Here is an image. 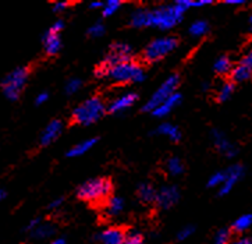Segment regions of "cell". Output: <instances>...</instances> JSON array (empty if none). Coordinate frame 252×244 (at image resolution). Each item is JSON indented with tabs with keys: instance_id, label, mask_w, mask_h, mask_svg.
<instances>
[{
	"instance_id": "1",
	"label": "cell",
	"mask_w": 252,
	"mask_h": 244,
	"mask_svg": "<svg viewBox=\"0 0 252 244\" xmlns=\"http://www.w3.org/2000/svg\"><path fill=\"white\" fill-rule=\"evenodd\" d=\"M188 8H191V0H179L169 6L148 10V27H155L162 31L171 30L183 21L184 13Z\"/></svg>"
},
{
	"instance_id": "2",
	"label": "cell",
	"mask_w": 252,
	"mask_h": 244,
	"mask_svg": "<svg viewBox=\"0 0 252 244\" xmlns=\"http://www.w3.org/2000/svg\"><path fill=\"white\" fill-rule=\"evenodd\" d=\"M96 75L114 82H142L145 80V70L137 62L130 60L110 67L100 66L96 70Z\"/></svg>"
},
{
	"instance_id": "3",
	"label": "cell",
	"mask_w": 252,
	"mask_h": 244,
	"mask_svg": "<svg viewBox=\"0 0 252 244\" xmlns=\"http://www.w3.org/2000/svg\"><path fill=\"white\" fill-rule=\"evenodd\" d=\"M107 112V106L99 97L88 98L73 110V120L81 126H91L102 119Z\"/></svg>"
},
{
	"instance_id": "4",
	"label": "cell",
	"mask_w": 252,
	"mask_h": 244,
	"mask_svg": "<svg viewBox=\"0 0 252 244\" xmlns=\"http://www.w3.org/2000/svg\"><path fill=\"white\" fill-rule=\"evenodd\" d=\"M112 181L106 177H95V179L84 181L80 187L77 188V197L87 201V203H99L109 198L112 194Z\"/></svg>"
},
{
	"instance_id": "5",
	"label": "cell",
	"mask_w": 252,
	"mask_h": 244,
	"mask_svg": "<svg viewBox=\"0 0 252 244\" xmlns=\"http://www.w3.org/2000/svg\"><path fill=\"white\" fill-rule=\"evenodd\" d=\"M30 71L27 67H17L13 71L3 78L1 81V88L4 95L10 99V101H16L20 97V94L24 90L27 80H28Z\"/></svg>"
},
{
	"instance_id": "6",
	"label": "cell",
	"mask_w": 252,
	"mask_h": 244,
	"mask_svg": "<svg viewBox=\"0 0 252 244\" xmlns=\"http://www.w3.org/2000/svg\"><path fill=\"white\" fill-rule=\"evenodd\" d=\"M179 84V75H177V74H171L170 77H167V78L160 84V87L155 91L154 94H152V97L149 98L147 102L144 104L142 110H144V112H151V113H152L155 109L160 105V104H163L167 98L171 97L174 92H177L176 90H177Z\"/></svg>"
},
{
	"instance_id": "7",
	"label": "cell",
	"mask_w": 252,
	"mask_h": 244,
	"mask_svg": "<svg viewBox=\"0 0 252 244\" xmlns=\"http://www.w3.org/2000/svg\"><path fill=\"white\" fill-rule=\"evenodd\" d=\"M177 46H179V41L174 36L156 38L144 50V59L147 62H151V63L158 62V60L167 56L169 53H171Z\"/></svg>"
},
{
	"instance_id": "8",
	"label": "cell",
	"mask_w": 252,
	"mask_h": 244,
	"mask_svg": "<svg viewBox=\"0 0 252 244\" xmlns=\"http://www.w3.org/2000/svg\"><path fill=\"white\" fill-rule=\"evenodd\" d=\"M130 60H132V48L126 42H116L110 46L105 62L100 66L110 67V66L120 65L124 62H130Z\"/></svg>"
},
{
	"instance_id": "9",
	"label": "cell",
	"mask_w": 252,
	"mask_h": 244,
	"mask_svg": "<svg viewBox=\"0 0 252 244\" xmlns=\"http://www.w3.org/2000/svg\"><path fill=\"white\" fill-rule=\"evenodd\" d=\"M211 139H212V142H213V145H215V148L219 151L220 154L224 155V156L228 158V159H231V158L237 156V154H238L237 146L234 145V144H233L227 137H226V134H224V133H221L220 130H212Z\"/></svg>"
},
{
	"instance_id": "10",
	"label": "cell",
	"mask_w": 252,
	"mask_h": 244,
	"mask_svg": "<svg viewBox=\"0 0 252 244\" xmlns=\"http://www.w3.org/2000/svg\"><path fill=\"white\" fill-rule=\"evenodd\" d=\"M180 200V191L176 186H163L156 191L155 203L162 209H169Z\"/></svg>"
},
{
	"instance_id": "11",
	"label": "cell",
	"mask_w": 252,
	"mask_h": 244,
	"mask_svg": "<svg viewBox=\"0 0 252 244\" xmlns=\"http://www.w3.org/2000/svg\"><path fill=\"white\" fill-rule=\"evenodd\" d=\"M244 176V168L243 165H231L230 168L226 169V179L224 183L219 188V195H227L233 191V188L236 187L237 183L243 179Z\"/></svg>"
},
{
	"instance_id": "12",
	"label": "cell",
	"mask_w": 252,
	"mask_h": 244,
	"mask_svg": "<svg viewBox=\"0 0 252 244\" xmlns=\"http://www.w3.org/2000/svg\"><path fill=\"white\" fill-rule=\"evenodd\" d=\"M137 99H138V95L135 92H124L122 95L114 98L107 106V110L114 114L123 113V112L128 110L131 106L135 104Z\"/></svg>"
},
{
	"instance_id": "13",
	"label": "cell",
	"mask_w": 252,
	"mask_h": 244,
	"mask_svg": "<svg viewBox=\"0 0 252 244\" xmlns=\"http://www.w3.org/2000/svg\"><path fill=\"white\" fill-rule=\"evenodd\" d=\"M62 131H63V123L60 122V120H57V119L56 120H52L42 131L41 145L46 146L52 144L62 134Z\"/></svg>"
},
{
	"instance_id": "14",
	"label": "cell",
	"mask_w": 252,
	"mask_h": 244,
	"mask_svg": "<svg viewBox=\"0 0 252 244\" xmlns=\"http://www.w3.org/2000/svg\"><path fill=\"white\" fill-rule=\"evenodd\" d=\"M181 99H183L181 94L174 92L171 97L167 98L163 104L158 106L154 112H152V114H154L155 117H159V119L160 117H166L167 114H170V112H173V109H176L181 104Z\"/></svg>"
},
{
	"instance_id": "15",
	"label": "cell",
	"mask_w": 252,
	"mask_h": 244,
	"mask_svg": "<svg viewBox=\"0 0 252 244\" xmlns=\"http://www.w3.org/2000/svg\"><path fill=\"white\" fill-rule=\"evenodd\" d=\"M43 49L46 52V55L49 56H55L60 52L62 49V39H60V35L59 34L52 33V31H48V33L43 35Z\"/></svg>"
},
{
	"instance_id": "16",
	"label": "cell",
	"mask_w": 252,
	"mask_h": 244,
	"mask_svg": "<svg viewBox=\"0 0 252 244\" xmlns=\"http://www.w3.org/2000/svg\"><path fill=\"white\" fill-rule=\"evenodd\" d=\"M124 232L119 228H107L99 233V242L102 244H123L124 242Z\"/></svg>"
},
{
	"instance_id": "17",
	"label": "cell",
	"mask_w": 252,
	"mask_h": 244,
	"mask_svg": "<svg viewBox=\"0 0 252 244\" xmlns=\"http://www.w3.org/2000/svg\"><path fill=\"white\" fill-rule=\"evenodd\" d=\"M230 78H231L233 84L248 81L252 78V70L248 69L247 66L238 63L237 66H233V69L230 71Z\"/></svg>"
},
{
	"instance_id": "18",
	"label": "cell",
	"mask_w": 252,
	"mask_h": 244,
	"mask_svg": "<svg viewBox=\"0 0 252 244\" xmlns=\"http://www.w3.org/2000/svg\"><path fill=\"white\" fill-rule=\"evenodd\" d=\"M156 133L160 134V136L167 137L173 142H179L180 139H181V131H180L177 126H174L171 123H162V124H159V127L156 129Z\"/></svg>"
},
{
	"instance_id": "19",
	"label": "cell",
	"mask_w": 252,
	"mask_h": 244,
	"mask_svg": "<svg viewBox=\"0 0 252 244\" xmlns=\"http://www.w3.org/2000/svg\"><path fill=\"white\" fill-rule=\"evenodd\" d=\"M96 142H98V139H84L81 142L75 144L73 148H70L68 152H67V156H70V158H77V156H81V155L87 154L90 149H92V146H95Z\"/></svg>"
},
{
	"instance_id": "20",
	"label": "cell",
	"mask_w": 252,
	"mask_h": 244,
	"mask_svg": "<svg viewBox=\"0 0 252 244\" xmlns=\"http://www.w3.org/2000/svg\"><path fill=\"white\" fill-rule=\"evenodd\" d=\"M123 209H124V200H123L122 197L114 195V197H110V198L107 200V204H106V212H107L109 216H117V215L122 213Z\"/></svg>"
},
{
	"instance_id": "21",
	"label": "cell",
	"mask_w": 252,
	"mask_h": 244,
	"mask_svg": "<svg viewBox=\"0 0 252 244\" xmlns=\"http://www.w3.org/2000/svg\"><path fill=\"white\" fill-rule=\"evenodd\" d=\"M252 228V213H244L241 216H238L234 222H233V232L236 233H244L247 230Z\"/></svg>"
},
{
	"instance_id": "22",
	"label": "cell",
	"mask_w": 252,
	"mask_h": 244,
	"mask_svg": "<svg viewBox=\"0 0 252 244\" xmlns=\"http://www.w3.org/2000/svg\"><path fill=\"white\" fill-rule=\"evenodd\" d=\"M130 24L134 28H145L148 27V10L145 8H137L132 11L130 17Z\"/></svg>"
},
{
	"instance_id": "23",
	"label": "cell",
	"mask_w": 252,
	"mask_h": 244,
	"mask_svg": "<svg viewBox=\"0 0 252 244\" xmlns=\"http://www.w3.org/2000/svg\"><path fill=\"white\" fill-rule=\"evenodd\" d=\"M188 33L194 38H202L206 34L209 33V23L206 20H196L192 24L189 25Z\"/></svg>"
},
{
	"instance_id": "24",
	"label": "cell",
	"mask_w": 252,
	"mask_h": 244,
	"mask_svg": "<svg viewBox=\"0 0 252 244\" xmlns=\"http://www.w3.org/2000/svg\"><path fill=\"white\" fill-rule=\"evenodd\" d=\"M138 197L142 203H154L156 190L149 183H141L138 187Z\"/></svg>"
},
{
	"instance_id": "25",
	"label": "cell",
	"mask_w": 252,
	"mask_h": 244,
	"mask_svg": "<svg viewBox=\"0 0 252 244\" xmlns=\"http://www.w3.org/2000/svg\"><path fill=\"white\" fill-rule=\"evenodd\" d=\"M166 171L171 176H180L184 173V162L177 156H171L166 162Z\"/></svg>"
},
{
	"instance_id": "26",
	"label": "cell",
	"mask_w": 252,
	"mask_h": 244,
	"mask_svg": "<svg viewBox=\"0 0 252 244\" xmlns=\"http://www.w3.org/2000/svg\"><path fill=\"white\" fill-rule=\"evenodd\" d=\"M213 69H215V71L219 74V75H226V74H230V71H231L233 63H231L230 57L220 56L219 59L215 62Z\"/></svg>"
},
{
	"instance_id": "27",
	"label": "cell",
	"mask_w": 252,
	"mask_h": 244,
	"mask_svg": "<svg viewBox=\"0 0 252 244\" xmlns=\"http://www.w3.org/2000/svg\"><path fill=\"white\" fill-rule=\"evenodd\" d=\"M55 233V228H53V225H50V223H39L36 228L33 229L32 232H31V235H32L35 239H48L52 235Z\"/></svg>"
},
{
	"instance_id": "28",
	"label": "cell",
	"mask_w": 252,
	"mask_h": 244,
	"mask_svg": "<svg viewBox=\"0 0 252 244\" xmlns=\"http://www.w3.org/2000/svg\"><path fill=\"white\" fill-rule=\"evenodd\" d=\"M234 84L231 81H227V82H223L221 85H220L219 91H218V101L219 102H226V101H228L230 98H231V95L234 94Z\"/></svg>"
},
{
	"instance_id": "29",
	"label": "cell",
	"mask_w": 252,
	"mask_h": 244,
	"mask_svg": "<svg viewBox=\"0 0 252 244\" xmlns=\"http://www.w3.org/2000/svg\"><path fill=\"white\" fill-rule=\"evenodd\" d=\"M226 179V171L215 172L211 177L208 179V187L209 188H220Z\"/></svg>"
},
{
	"instance_id": "30",
	"label": "cell",
	"mask_w": 252,
	"mask_h": 244,
	"mask_svg": "<svg viewBox=\"0 0 252 244\" xmlns=\"http://www.w3.org/2000/svg\"><path fill=\"white\" fill-rule=\"evenodd\" d=\"M120 6H122V1L120 0H107L105 4H103V8H102L103 17L113 16L114 13L120 8Z\"/></svg>"
},
{
	"instance_id": "31",
	"label": "cell",
	"mask_w": 252,
	"mask_h": 244,
	"mask_svg": "<svg viewBox=\"0 0 252 244\" xmlns=\"http://www.w3.org/2000/svg\"><path fill=\"white\" fill-rule=\"evenodd\" d=\"M82 87V81L80 78H77V77H74V78H70L68 81L65 82V87L64 91L67 95H74V94H77L78 91L81 90Z\"/></svg>"
},
{
	"instance_id": "32",
	"label": "cell",
	"mask_w": 252,
	"mask_h": 244,
	"mask_svg": "<svg viewBox=\"0 0 252 244\" xmlns=\"http://www.w3.org/2000/svg\"><path fill=\"white\" fill-rule=\"evenodd\" d=\"M231 243V230L230 229H220L215 235V244H230Z\"/></svg>"
},
{
	"instance_id": "33",
	"label": "cell",
	"mask_w": 252,
	"mask_h": 244,
	"mask_svg": "<svg viewBox=\"0 0 252 244\" xmlns=\"http://www.w3.org/2000/svg\"><path fill=\"white\" fill-rule=\"evenodd\" d=\"M123 244H144V239L138 232H130L128 235H126Z\"/></svg>"
},
{
	"instance_id": "34",
	"label": "cell",
	"mask_w": 252,
	"mask_h": 244,
	"mask_svg": "<svg viewBox=\"0 0 252 244\" xmlns=\"http://www.w3.org/2000/svg\"><path fill=\"white\" fill-rule=\"evenodd\" d=\"M88 34H90L91 36H94V38H99V36H102L105 34V25L102 24V23H95V24L90 27Z\"/></svg>"
},
{
	"instance_id": "35",
	"label": "cell",
	"mask_w": 252,
	"mask_h": 244,
	"mask_svg": "<svg viewBox=\"0 0 252 244\" xmlns=\"http://www.w3.org/2000/svg\"><path fill=\"white\" fill-rule=\"evenodd\" d=\"M194 226H186V228H183L179 232V235H177V239L179 240H187L188 237L192 236V233H194Z\"/></svg>"
},
{
	"instance_id": "36",
	"label": "cell",
	"mask_w": 252,
	"mask_h": 244,
	"mask_svg": "<svg viewBox=\"0 0 252 244\" xmlns=\"http://www.w3.org/2000/svg\"><path fill=\"white\" fill-rule=\"evenodd\" d=\"M241 65L247 66L248 69H251L252 70V48L245 53L244 56H243V59H241V62H240Z\"/></svg>"
},
{
	"instance_id": "37",
	"label": "cell",
	"mask_w": 252,
	"mask_h": 244,
	"mask_svg": "<svg viewBox=\"0 0 252 244\" xmlns=\"http://www.w3.org/2000/svg\"><path fill=\"white\" fill-rule=\"evenodd\" d=\"M63 28H64V23L62 20H57L56 23H53V25L50 27L49 31L55 34H60V31H63Z\"/></svg>"
},
{
	"instance_id": "38",
	"label": "cell",
	"mask_w": 252,
	"mask_h": 244,
	"mask_svg": "<svg viewBox=\"0 0 252 244\" xmlns=\"http://www.w3.org/2000/svg\"><path fill=\"white\" fill-rule=\"evenodd\" d=\"M48 99H49V94H48V92H41V94L36 95L35 104H36V105H43L45 102H48Z\"/></svg>"
},
{
	"instance_id": "39",
	"label": "cell",
	"mask_w": 252,
	"mask_h": 244,
	"mask_svg": "<svg viewBox=\"0 0 252 244\" xmlns=\"http://www.w3.org/2000/svg\"><path fill=\"white\" fill-rule=\"evenodd\" d=\"M212 3H213L212 0H196V1L191 0V7H203V6H209Z\"/></svg>"
},
{
	"instance_id": "40",
	"label": "cell",
	"mask_w": 252,
	"mask_h": 244,
	"mask_svg": "<svg viewBox=\"0 0 252 244\" xmlns=\"http://www.w3.org/2000/svg\"><path fill=\"white\" fill-rule=\"evenodd\" d=\"M68 7V3L67 1H55L53 3V11H63L64 8Z\"/></svg>"
},
{
	"instance_id": "41",
	"label": "cell",
	"mask_w": 252,
	"mask_h": 244,
	"mask_svg": "<svg viewBox=\"0 0 252 244\" xmlns=\"http://www.w3.org/2000/svg\"><path fill=\"white\" fill-rule=\"evenodd\" d=\"M63 201H64V198H63V197L55 198V200L49 204V208L50 209H57V208H60V207L63 205Z\"/></svg>"
},
{
	"instance_id": "42",
	"label": "cell",
	"mask_w": 252,
	"mask_h": 244,
	"mask_svg": "<svg viewBox=\"0 0 252 244\" xmlns=\"http://www.w3.org/2000/svg\"><path fill=\"white\" fill-rule=\"evenodd\" d=\"M39 223H41V219H39V218H36V219L30 220V223L27 225V230H30V232H32L33 229L36 228V226H38Z\"/></svg>"
},
{
	"instance_id": "43",
	"label": "cell",
	"mask_w": 252,
	"mask_h": 244,
	"mask_svg": "<svg viewBox=\"0 0 252 244\" xmlns=\"http://www.w3.org/2000/svg\"><path fill=\"white\" fill-rule=\"evenodd\" d=\"M224 3L228 6H244V4H247L245 0H226Z\"/></svg>"
},
{
	"instance_id": "44",
	"label": "cell",
	"mask_w": 252,
	"mask_h": 244,
	"mask_svg": "<svg viewBox=\"0 0 252 244\" xmlns=\"http://www.w3.org/2000/svg\"><path fill=\"white\" fill-rule=\"evenodd\" d=\"M103 4L105 3H102V1H92L90 4L91 8H103Z\"/></svg>"
},
{
	"instance_id": "45",
	"label": "cell",
	"mask_w": 252,
	"mask_h": 244,
	"mask_svg": "<svg viewBox=\"0 0 252 244\" xmlns=\"http://www.w3.org/2000/svg\"><path fill=\"white\" fill-rule=\"evenodd\" d=\"M230 244H251V243H250V240H248V239H237V240L231 242Z\"/></svg>"
},
{
	"instance_id": "46",
	"label": "cell",
	"mask_w": 252,
	"mask_h": 244,
	"mask_svg": "<svg viewBox=\"0 0 252 244\" xmlns=\"http://www.w3.org/2000/svg\"><path fill=\"white\" fill-rule=\"evenodd\" d=\"M50 244H65V239H63V237H57L55 240H52V243Z\"/></svg>"
},
{
	"instance_id": "47",
	"label": "cell",
	"mask_w": 252,
	"mask_h": 244,
	"mask_svg": "<svg viewBox=\"0 0 252 244\" xmlns=\"http://www.w3.org/2000/svg\"><path fill=\"white\" fill-rule=\"evenodd\" d=\"M3 198H4V191H3V190H0V201H1Z\"/></svg>"
},
{
	"instance_id": "48",
	"label": "cell",
	"mask_w": 252,
	"mask_h": 244,
	"mask_svg": "<svg viewBox=\"0 0 252 244\" xmlns=\"http://www.w3.org/2000/svg\"><path fill=\"white\" fill-rule=\"evenodd\" d=\"M251 23H252V14H251Z\"/></svg>"
},
{
	"instance_id": "49",
	"label": "cell",
	"mask_w": 252,
	"mask_h": 244,
	"mask_svg": "<svg viewBox=\"0 0 252 244\" xmlns=\"http://www.w3.org/2000/svg\"><path fill=\"white\" fill-rule=\"evenodd\" d=\"M250 243H251V244H252V240H250Z\"/></svg>"
},
{
	"instance_id": "50",
	"label": "cell",
	"mask_w": 252,
	"mask_h": 244,
	"mask_svg": "<svg viewBox=\"0 0 252 244\" xmlns=\"http://www.w3.org/2000/svg\"><path fill=\"white\" fill-rule=\"evenodd\" d=\"M251 33H252V27H251Z\"/></svg>"
}]
</instances>
